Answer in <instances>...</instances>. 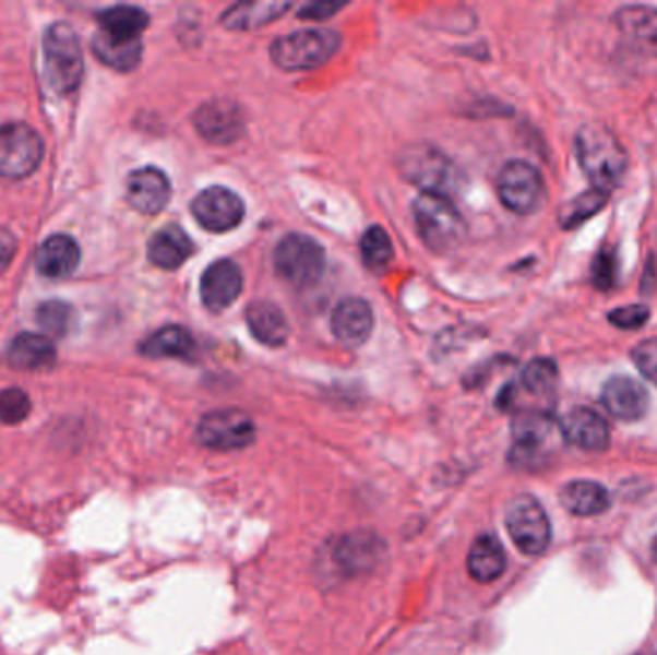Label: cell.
I'll list each match as a JSON object with an SVG mask.
<instances>
[{"mask_svg":"<svg viewBox=\"0 0 657 655\" xmlns=\"http://www.w3.org/2000/svg\"><path fill=\"white\" fill-rule=\"evenodd\" d=\"M578 166L596 189L611 192L625 176L629 154L618 135L604 123H585L575 139Z\"/></svg>","mask_w":657,"mask_h":655,"instance_id":"1","label":"cell"},{"mask_svg":"<svg viewBox=\"0 0 657 655\" xmlns=\"http://www.w3.org/2000/svg\"><path fill=\"white\" fill-rule=\"evenodd\" d=\"M32 414V400L22 389L0 391V424L20 425Z\"/></svg>","mask_w":657,"mask_h":655,"instance_id":"35","label":"cell"},{"mask_svg":"<svg viewBox=\"0 0 657 655\" xmlns=\"http://www.w3.org/2000/svg\"><path fill=\"white\" fill-rule=\"evenodd\" d=\"M7 360L20 371H45L57 364V346L47 335L22 333L10 344Z\"/></svg>","mask_w":657,"mask_h":655,"instance_id":"21","label":"cell"},{"mask_svg":"<svg viewBox=\"0 0 657 655\" xmlns=\"http://www.w3.org/2000/svg\"><path fill=\"white\" fill-rule=\"evenodd\" d=\"M414 219L419 239L437 254L454 250L464 240V217L449 196L423 192L414 202Z\"/></svg>","mask_w":657,"mask_h":655,"instance_id":"2","label":"cell"},{"mask_svg":"<svg viewBox=\"0 0 657 655\" xmlns=\"http://www.w3.org/2000/svg\"><path fill=\"white\" fill-rule=\"evenodd\" d=\"M360 252L363 262L371 270H383L391 264L394 257L393 240L383 227H369L360 240Z\"/></svg>","mask_w":657,"mask_h":655,"instance_id":"32","label":"cell"},{"mask_svg":"<svg viewBox=\"0 0 657 655\" xmlns=\"http://www.w3.org/2000/svg\"><path fill=\"white\" fill-rule=\"evenodd\" d=\"M402 176L423 192L449 196L459 189V171L446 154L429 144H414L401 154Z\"/></svg>","mask_w":657,"mask_h":655,"instance_id":"5","label":"cell"},{"mask_svg":"<svg viewBox=\"0 0 657 655\" xmlns=\"http://www.w3.org/2000/svg\"><path fill=\"white\" fill-rule=\"evenodd\" d=\"M139 352H141V356L153 358V360L171 358V360L191 361L196 356V343L187 329L168 325V327L158 329L153 335L146 336L139 346Z\"/></svg>","mask_w":657,"mask_h":655,"instance_id":"22","label":"cell"},{"mask_svg":"<svg viewBox=\"0 0 657 655\" xmlns=\"http://www.w3.org/2000/svg\"><path fill=\"white\" fill-rule=\"evenodd\" d=\"M100 32L126 40H141V35L148 27V14L136 7H112L97 16Z\"/></svg>","mask_w":657,"mask_h":655,"instance_id":"29","label":"cell"},{"mask_svg":"<svg viewBox=\"0 0 657 655\" xmlns=\"http://www.w3.org/2000/svg\"><path fill=\"white\" fill-rule=\"evenodd\" d=\"M256 437V427L239 409H217L204 416L196 429L202 446L217 452H232L250 446Z\"/></svg>","mask_w":657,"mask_h":655,"instance_id":"10","label":"cell"},{"mask_svg":"<svg viewBox=\"0 0 657 655\" xmlns=\"http://www.w3.org/2000/svg\"><path fill=\"white\" fill-rule=\"evenodd\" d=\"M613 24L629 47L657 58V9L648 4H626L613 14Z\"/></svg>","mask_w":657,"mask_h":655,"instance_id":"15","label":"cell"},{"mask_svg":"<svg viewBox=\"0 0 657 655\" xmlns=\"http://www.w3.org/2000/svg\"><path fill=\"white\" fill-rule=\"evenodd\" d=\"M469 575L479 583H492L505 571V551L497 536L482 535L475 540L467 556Z\"/></svg>","mask_w":657,"mask_h":655,"instance_id":"28","label":"cell"},{"mask_svg":"<svg viewBox=\"0 0 657 655\" xmlns=\"http://www.w3.org/2000/svg\"><path fill=\"white\" fill-rule=\"evenodd\" d=\"M343 9V4H331V2H310L298 10V16L306 20H323L331 17L337 10Z\"/></svg>","mask_w":657,"mask_h":655,"instance_id":"40","label":"cell"},{"mask_svg":"<svg viewBox=\"0 0 657 655\" xmlns=\"http://www.w3.org/2000/svg\"><path fill=\"white\" fill-rule=\"evenodd\" d=\"M648 655H657V654H648Z\"/></svg>","mask_w":657,"mask_h":655,"instance_id":"42","label":"cell"},{"mask_svg":"<svg viewBox=\"0 0 657 655\" xmlns=\"http://www.w3.org/2000/svg\"><path fill=\"white\" fill-rule=\"evenodd\" d=\"M561 505L577 517L600 515L609 508V495L606 488L594 480H573L561 488Z\"/></svg>","mask_w":657,"mask_h":655,"instance_id":"26","label":"cell"},{"mask_svg":"<svg viewBox=\"0 0 657 655\" xmlns=\"http://www.w3.org/2000/svg\"><path fill=\"white\" fill-rule=\"evenodd\" d=\"M45 73L60 95L73 93L83 78V52L72 25L55 24L43 40Z\"/></svg>","mask_w":657,"mask_h":655,"instance_id":"4","label":"cell"},{"mask_svg":"<svg viewBox=\"0 0 657 655\" xmlns=\"http://www.w3.org/2000/svg\"><path fill=\"white\" fill-rule=\"evenodd\" d=\"M616 279H618V258H616L613 250L604 248L600 254L594 258V287L600 288V290H609V288L616 287Z\"/></svg>","mask_w":657,"mask_h":655,"instance_id":"36","label":"cell"},{"mask_svg":"<svg viewBox=\"0 0 657 655\" xmlns=\"http://www.w3.org/2000/svg\"><path fill=\"white\" fill-rule=\"evenodd\" d=\"M93 52L103 64L116 72H131L143 57V40L118 39L98 29L93 37Z\"/></svg>","mask_w":657,"mask_h":655,"instance_id":"27","label":"cell"},{"mask_svg":"<svg viewBox=\"0 0 657 655\" xmlns=\"http://www.w3.org/2000/svg\"><path fill=\"white\" fill-rule=\"evenodd\" d=\"M193 123L199 135L212 144L235 143L244 129L241 108L227 98H214L204 103L194 112Z\"/></svg>","mask_w":657,"mask_h":655,"instance_id":"12","label":"cell"},{"mask_svg":"<svg viewBox=\"0 0 657 655\" xmlns=\"http://www.w3.org/2000/svg\"><path fill=\"white\" fill-rule=\"evenodd\" d=\"M383 551H385V544L379 540L378 535L360 531L341 538V543L335 548V560L343 571L358 575L375 568Z\"/></svg>","mask_w":657,"mask_h":655,"instance_id":"20","label":"cell"},{"mask_svg":"<svg viewBox=\"0 0 657 655\" xmlns=\"http://www.w3.org/2000/svg\"><path fill=\"white\" fill-rule=\"evenodd\" d=\"M171 183L158 168L135 169L128 177V200L131 209L143 216H156L168 206Z\"/></svg>","mask_w":657,"mask_h":655,"instance_id":"14","label":"cell"},{"mask_svg":"<svg viewBox=\"0 0 657 655\" xmlns=\"http://www.w3.org/2000/svg\"><path fill=\"white\" fill-rule=\"evenodd\" d=\"M35 318H37L39 327L47 335L64 336L72 327V306L60 302V300H49V302L39 306Z\"/></svg>","mask_w":657,"mask_h":655,"instance_id":"34","label":"cell"},{"mask_svg":"<svg viewBox=\"0 0 657 655\" xmlns=\"http://www.w3.org/2000/svg\"><path fill=\"white\" fill-rule=\"evenodd\" d=\"M631 360L644 379L657 386V338H646L631 350Z\"/></svg>","mask_w":657,"mask_h":655,"instance_id":"37","label":"cell"},{"mask_svg":"<svg viewBox=\"0 0 657 655\" xmlns=\"http://www.w3.org/2000/svg\"><path fill=\"white\" fill-rule=\"evenodd\" d=\"M290 4L283 2H247L235 4L222 16L225 27L229 29H254L260 25L270 24L273 20L283 16Z\"/></svg>","mask_w":657,"mask_h":655,"instance_id":"30","label":"cell"},{"mask_svg":"<svg viewBox=\"0 0 657 655\" xmlns=\"http://www.w3.org/2000/svg\"><path fill=\"white\" fill-rule=\"evenodd\" d=\"M558 384V366L548 358H537L529 361L522 373L523 391L533 396H545L556 389Z\"/></svg>","mask_w":657,"mask_h":655,"instance_id":"33","label":"cell"},{"mask_svg":"<svg viewBox=\"0 0 657 655\" xmlns=\"http://www.w3.org/2000/svg\"><path fill=\"white\" fill-rule=\"evenodd\" d=\"M373 325H375V318L371 306L363 298H356V296L341 300L331 315L333 335L337 336L338 343L350 348L368 343L369 336L373 333Z\"/></svg>","mask_w":657,"mask_h":655,"instance_id":"17","label":"cell"},{"mask_svg":"<svg viewBox=\"0 0 657 655\" xmlns=\"http://www.w3.org/2000/svg\"><path fill=\"white\" fill-rule=\"evenodd\" d=\"M505 528L513 544L527 556H540L552 538L545 508L533 496H517L505 508Z\"/></svg>","mask_w":657,"mask_h":655,"instance_id":"7","label":"cell"},{"mask_svg":"<svg viewBox=\"0 0 657 655\" xmlns=\"http://www.w3.org/2000/svg\"><path fill=\"white\" fill-rule=\"evenodd\" d=\"M80 260V245L70 235H52L37 250L35 267L47 279H68L77 270Z\"/></svg>","mask_w":657,"mask_h":655,"instance_id":"19","label":"cell"},{"mask_svg":"<svg viewBox=\"0 0 657 655\" xmlns=\"http://www.w3.org/2000/svg\"><path fill=\"white\" fill-rule=\"evenodd\" d=\"M608 320L613 327L636 331L648 323L649 310L644 305L621 306L618 310L609 313Z\"/></svg>","mask_w":657,"mask_h":655,"instance_id":"38","label":"cell"},{"mask_svg":"<svg viewBox=\"0 0 657 655\" xmlns=\"http://www.w3.org/2000/svg\"><path fill=\"white\" fill-rule=\"evenodd\" d=\"M609 192L590 187L588 191L581 192L575 199L565 202L560 210V225L565 231H573L586 224L590 217L606 209Z\"/></svg>","mask_w":657,"mask_h":655,"instance_id":"31","label":"cell"},{"mask_svg":"<svg viewBox=\"0 0 657 655\" xmlns=\"http://www.w3.org/2000/svg\"><path fill=\"white\" fill-rule=\"evenodd\" d=\"M273 264L283 279L295 287H312L325 270V250L318 240L290 233L273 252Z\"/></svg>","mask_w":657,"mask_h":655,"instance_id":"6","label":"cell"},{"mask_svg":"<svg viewBox=\"0 0 657 655\" xmlns=\"http://www.w3.org/2000/svg\"><path fill=\"white\" fill-rule=\"evenodd\" d=\"M565 440L585 452H604L609 446L608 421L594 409L578 406L561 421Z\"/></svg>","mask_w":657,"mask_h":655,"instance_id":"18","label":"cell"},{"mask_svg":"<svg viewBox=\"0 0 657 655\" xmlns=\"http://www.w3.org/2000/svg\"><path fill=\"white\" fill-rule=\"evenodd\" d=\"M601 404L619 421H638L646 416L649 396L646 389L631 377H611L601 389Z\"/></svg>","mask_w":657,"mask_h":655,"instance_id":"16","label":"cell"},{"mask_svg":"<svg viewBox=\"0 0 657 655\" xmlns=\"http://www.w3.org/2000/svg\"><path fill=\"white\" fill-rule=\"evenodd\" d=\"M196 224L210 233H227L239 227L244 217L241 196L225 187H208L194 196L191 204Z\"/></svg>","mask_w":657,"mask_h":655,"instance_id":"11","label":"cell"},{"mask_svg":"<svg viewBox=\"0 0 657 655\" xmlns=\"http://www.w3.org/2000/svg\"><path fill=\"white\" fill-rule=\"evenodd\" d=\"M247 323L258 343L265 344L270 348H279L289 338L287 318L273 302L260 300L250 305L247 310Z\"/></svg>","mask_w":657,"mask_h":655,"instance_id":"25","label":"cell"},{"mask_svg":"<svg viewBox=\"0 0 657 655\" xmlns=\"http://www.w3.org/2000/svg\"><path fill=\"white\" fill-rule=\"evenodd\" d=\"M512 431L515 439V456H537L552 437V417L535 409L522 412L513 419Z\"/></svg>","mask_w":657,"mask_h":655,"instance_id":"24","label":"cell"},{"mask_svg":"<svg viewBox=\"0 0 657 655\" xmlns=\"http://www.w3.org/2000/svg\"><path fill=\"white\" fill-rule=\"evenodd\" d=\"M341 47V35L331 29H304L273 40L272 60L285 72H306L325 64Z\"/></svg>","mask_w":657,"mask_h":655,"instance_id":"3","label":"cell"},{"mask_svg":"<svg viewBox=\"0 0 657 655\" xmlns=\"http://www.w3.org/2000/svg\"><path fill=\"white\" fill-rule=\"evenodd\" d=\"M45 154L39 133L22 121L0 128V176L24 179L39 168Z\"/></svg>","mask_w":657,"mask_h":655,"instance_id":"8","label":"cell"},{"mask_svg":"<svg viewBox=\"0 0 657 655\" xmlns=\"http://www.w3.org/2000/svg\"><path fill=\"white\" fill-rule=\"evenodd\" d=\"M193 252V240L177 225L164 227L148 240V260L160 270L181 267Z\"/></svg>","mask_w":657,"mask_h":655,"instance_id":"23","label":"cell"},{"mask_svg":"<svg viewBox=\"0 0 657 655\" xmlns=\"http://www.w3.org/2000/svg\"><path fill=\"white\" fill-rule=\"evenodd\" d=\"M16 237L9 229L0 227V275L9 270L12 260L16 257Z\"/></svg>","mask_w":657,"mask_h":655,"instance_id":"39","label":"cell"},{"mask_svg":"<svg viewBox=\"0 0 657 655\" xmlns=\"http://www.w3.org/2000/svg\"><path fill=\"white\" fill-rule=\"evenodd\" d=\"M500 202L517 216H529L545 196V179L533 164L512 160L500 169L497 179Z\"/></svg>","mask_w":657,"mask_h":655,"instance_id":"9","label":"cell"},{"mask_svg":"<svg viewBox=\"0 0 657 655\" xmlns=\"http://www.w3.org/2000/svg\"><path fill=\"white\" fill-rule=\"evenodd\" d=\"M652 556H654V560H656L657 563V536L656 540H654V544H652Z\"/></svg>","mask_w":657,"mask_h":655,"instance_id":"41","label":"cell"},{"mask_svg":"<svg viewBox=\"0 0 657 655\" xmlns=\"http://www.w3.org/2000/svg\"><path fill=\"white\" fill-rule=\"evenodd\" d=\"M242 272L231 260H216L202 273V305L210 312H224L241 296Z\"/></svg>","mask_w":657,"mask_h":655,"instance_id":"13","label":"cell"}]
</instances>
